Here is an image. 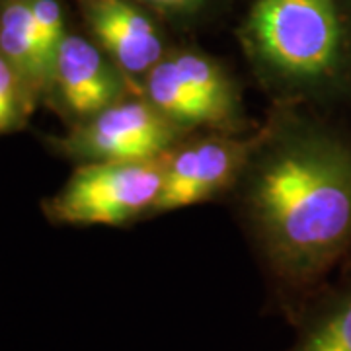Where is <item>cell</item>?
<instances>
[{"instance_id":"6da1fadb","label":"cell","mask_w":351,"mask_h":351,"mask_svg":"<svg viewBox=\"0 0 351 351\" xmlns=\"http://www.w3.org/2000/svg\"><path fill=\"white\" fill-rule=\"evenodd\" d=\"M225 203L262 276L265 311L291 326L351 262L350 119L269 104Z\"/></svg>"},{"instance_id":"7a4b0ae2","label":"cell","mask_w":351,"mask_h":351,"mask_svg":"<svg viewBox=\"0 0 351 351\" xmlns=\"http://www.w3.org/2000/svg\"><path fill=\"white\" fill-rule=\"evenodd\" d=\"M234 39L269 104L351 119V0H248Z\"/></svg>"},{"instance_id":"3957f363","label":"cell","mask_w":351,"mask_h":351,"mask_svg":"<svg viewBox=\"0 0 351 351\" xmlns=\"http://www.w3.org/2000/svg\"><path fill=\"white\" fill-rule=\"evenodd\" d=\"M138 94L186 133H248L260 123L248 117L232 66L195 38H178L141 80Z\"/></svg>"},{"instance_id":"277c9868","label":"cell","mask_w":351,"mask_h":351,"mask_svg":"<svg viewBox=\"0 0 351 351\" xmlns=\"http://www.w3.org/2000/svg\"><path fill=\"white\" fill-rule=\"evenodd\" d=\"M164 156L141 162L78 164L61 188L39 203L49 225L127 226L149 223L162 188Z\"/></svg>"},{"instance_id":"5b68a950","label":"cell","mask_w":351,"mask_h":351,"mask_svg":"<svg viewBox=\"0 0 351 351\" xmlns=\"http://www.w3.org/2000/svg\"><path fill=\"white\" fill-rule=\"evenodd\" d=\"M188 135L141 94H129L63 133L39 135V141L55 158L78 166L156 160Z\"/></svg>"},{"instance_id":"8992f818","label":"cell","mask_w":351,"mask_h":351,"mask_svg":"<svg viewBox=\"0 0 351 351\" xmlns=\"http://www.w3.org/2000/svg\"><path fill=\"white\" fill-rule=\"evenodd\" d=\"M260 125V123H258ZM258 127L248 133H189L164 154L162 188L152 219L228 197L250 158Z\"/></svg>"},{"instance_id":"52a82bcc","label":"cell","mask_w":351,"mask_h":351,"mask_svg":"<svg viewBox=\"0 0 351 351\" xmlns=\"http://www.w3.org/2000/svg\"><path fill=\"white\" fill-rule=\"evenodd\" d=\"M129 94H138L137 88L75 18L53 59L43 108L71 127Z\"/></svg>"},{"instance_id":"ba28073f","label":"cell","mask_w":351,"mask_h":351,"mask_svg":"<svg viewBox=\"0 0 351 351\" xmlns=\"http://www.w3.org/2000/svg\"><path fill=\"white\" fill-rule=\"evenodd\" d=\"M80 27L110 55L131 84L141 80L178 36L138 0H69Z\"/></svg>"},{"instance_id":"9c48e42d","label":"cell","mask_w":351,"mask_h":351,"mask_svg":"<svg viewBox=\"0 0 351 351\" xmlns=\"http://www.w3.org/2000/svg\"><path fill=\"white\" fill-rule=\"evenodd\" d=\"M283 351H351V262L304 304Z\"/></svg>"},{"instance_id":"30bf717a","label":"cell","mask_w":351,"mask_h":351,"mask_svg":"<svg viewBox=\"0 0 351 351\" xmlns=\"http://www.w3.org/2000/svg\"><path fill=\"white\" fill-rule=\"evenodd\" d=\"M0 55L20 73L43 106L47 73L29 0H0Z\"/></svg>"},{"instance_id":"8fae6325","label":"cell","mask_w":351,"mask_h":351,"mask_svg":"<svg viewBox=\"0 0 351 351\" xmlns=\"http://www.w3.org/2000/svg\"><path fill=\"white\" fill-rule=\"evenodd\" d=\"M156 14L178 38H195L232 12L239 0H138Z\"/></svg>"},{"instance_id":"7c38bea8","label":"cell","mask_w":351,"mask_h":351,"mask_svg":"<svg viewBox=\"0 0 351 351\" xmlns=\"http://www.w3.org/2000/svg\"><path fill=\"white\" fill-rule=\"evenodd\" d=\"M38 108V98L24 78L0 55V137L24 131Z\"/></svg>"}]
</instances>
